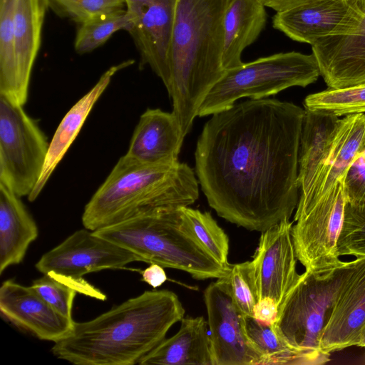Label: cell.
I'll return each instance as SVG.
<instances>
[{
	"instance_id": "obj_18",
	"label": "cell",
	"mask_w": 365,
	"mask_h": 365,
	"mask_svg": "<svg viewBox=\"0 0 365 365\" xmlns=\"http://www.w3.org/2000/svg\"><path fill=\"white\" fill-rule=\"evenodd\" d=\"M185 136L173 113L148 108L140 117L125 155L142 163L173 165Z\"/></svg>"
},
{
	"instance_id": "obj_38",
	"label": "cell",
	"mask_w": 365,
	"mask_h": 365,
	"mask_svg": "<svg viewBox=\"0 0 365 365\" xmlns=\"http://www.w3.org/2000/svg\"><path fill=\"white\" fill-rule=\"evenodd\" d=\"M265 7L272 9L276 12L294 7L316 0H259Z\"/></svg>"
},
{
	"instance_id": "obj_32",
	"label": "cell",
	"mask_w": 365,
	"mask_h": 365,
	"mask_svg": "<svg viewBox=\"0 0 365 365\" xmlns=\"http://www.w3.org/2000/svg\"><path fill=\"white\" fill-rule=\"evenodd\" d=\"M337 251L339 256L365 257V205L346 203Z\"/></svg>"
},
{
	"instance_id": "obj_23",
	"label": "cell",
	"mask_w": 365,
	"mask_h": 365,
	"mask_svg": "<svg viewBox=\"0 0 365 365\" xmlns=\"http://www.w3.org/2000/svg\"><path fill=\"white\" fill-rule=\"evenodd\" d=\"M38 227L21 197L0 183V274L21 263L37 238Z\"/></svg>"
},
{
	"instance_id": "obj_11",
	"label": "cell",
	"mask_w": 365,
	"mask_h": 365,
	"mask_svg": "<svg viewBox=\"0 0 365 365\" xmlns=\"http://www.w3.org/2000/svg\"><path fill=\"white\" fill-rule=\"evenodd\" d=\"M293 222L284 219L261 232L258 247L249 261L250 277L257 302L273 299L279 309L296 284L297 256L292 236Z\"/></svg>"
},
{
	"instance_id": "obj_28",
	"label": "cell",
	"mask_w": 365,
	"mask_h": 365,
	"mask_svg": "<svg viewBox=\"0 0 365 365\" xmlns=\"http://www.w3.org/2000/svg\"><path fill=\"white\" fill-rule=\"evenodd\" d=\"M17 0H0V96L15 103L14 21Z\"/></svg>"
},
{
	"instance_id": "obj_30",
	"label": "cell",
	"mask_w": 365,
	"mask_h": 365,
	"mask_svg": "<svg viewBox=\"0 0 365 365\" xmlns=\"http://www.w3.org/2000/svg\"><path fill=\"white\" fill-rule=\"evenodd\" d=\"M180 212L194 235L220 264L230 267L228 262L229 237L217 225L211 214L187 207Z\"/></svg>"
},
{
	"instance_id": "obj_16",
	"label": "cell",
	"mask_w": 365,
	"mask_h": 365,
	"mask_svg": "<svg viewBox=\"0 0 365 365\" xmlns=\"http://www.w3.org/2000/svg\"><path fill=\"white\" fill-rule=\"evenodd\" d=\"M363 18L352 33L331 36L312 45L328 88L365 83V0H359Z\"/></svg>"
},
{
	"instance_id": "obj_14",
	"label": "cell",
	"mask_w": 365,
	"mask_h": 365,
	"mask_svg": "<svg viewBox=\"0 0 365 365\" xmlns=\"http://www.w3.org/2000/svg\"><path fill=\"white\" fill-rule=\"evenodd\" d=\"M1 315L16 327L41 340L54 343L72 331L75 322L53 308L31 286L11 279L0 288Z\"/></svg>"
},
{
	"instance_id": "obj_36",
	"label": "cell",
	"mask_w": 365,
	"mask_h": 365,
	"mask_svg": "<svg viewBox=\"0 0 365 365\" xmlns=\"http://www.w3.org/2000/svg\"><path fill=\"white\" fill-rule=\"evenodd\" d=\"M277 315L278 307L271 298L265 297L257 301L253 309V317L269 325L275 322Z\"/></svg>"
},
{
	"instance_id": "obj_2",
	"label": "cell",
	"mask_w": 365,
	"mask_h": 365,
	"mask_svg": "<svg viewBox=\"0 0 365 365\" xmlns=\"http://www.w3.org/2000/svg\"><path fill=\"white\" fill-rule=\"evenodd\" d=\"M178 295L145 291L95 319L74 323L52 354L76 365H133L155 348L185 315Z\"/></svg>"
},
{
	"instance_id": "obj_40",
	"label": "cell",
	"mask_w": 365,
	"mask_h": 365,
	"mask_svg": "<svg viewBox=\"0 0 365 365\" xmlns=\"http://www.w3.org/2000/svg\"><path fill=\"white\" fill-rule=\"evenodd\" d=\"M39 7L41 9L46 13L48 9L49 8V0H38Z\"/></svg>"
},
{
	"instance_id": "obj_29",
	"label": "cell",
	"mask_w": 365,
	"mask_h": 365,
	"mask_svg": "<svg viewBox=\"0 0 365 365\" xmlns=\"http://www.w3.org/2000/svg\"><path fill=\"white\" fill-rule=\"evenodd\" d=\"M133 21V16L126 9H123L79 24L74 41L75 51L79 54L91 52L104 44L116 31H128Z\"/></svg>"
},
{
	"instance_id": "obj_26",
	"label": "cell",
	"mask_w": 365,
	"mask_h": 365,
	"mask_svg": "<svg viewBox=\"0 0 365 365\" xmlns=\"http://www.w3.org/2000/svg\"><path fill=\"white\" fill-rule=\"evenodd\" d=\"M245 330L250 341L262 354L265 365L322 364L316 357L289 344L269 325L253 317H245Z\"/></svg>"
},
{
	"instance_id": "obj_1",
	"label": "cell",
	"mask_w": 365,
	"mask_h": 365,
	"mask_svg": "<svg viewBox=\"0 0 365 365\" xmlns=\"http://www.w3.org/2000/svg\"><path fill=\"white\" fill-rule=\"evenodd\" d=\"M304 108L250 99L212 115L198 137L195 172L221 217L264 232L297 208Z\"/></svg>"
},
{
	"instance_id": "obj_5",
	"label": "cell",
	"mask_w": 365,
	"mask_h": 365,
	"mask_svg": "<svg viewBox=\"0 0 365 365\" xmlns=\"http://www.w3.org/2000/svg\"><path fill=\"white\" fill-rule=\"evenodd\" d=\"M180 207H158L93 231L135 254L141 262L187 272L195 279L227 277L220 264L194 235Z\"/></svg>"
},
{
	"instance_id": "obj_25",
	"label": "cell",
	"mask_w": 365,
	"mask_h": 365,
	"mask_svg": "<svg viewBox=\"0 0 365 365\" xmlns=\"http://www.w3.org/2000/svg\"><path fill=\"white\" fill-rule=\"evenodd\" d=\"M45 15L38 0H17L14 21L17 105L24 106L27 101L31 71L41 46Z\"/></svg>"
},
{
	"instance_id": "obj_9",
	"label": "cell",
	"mask_w": 365,
	"mask_h": 365,
	"mask_svg": "<svg viewBox=\"0 0 365 365\" xmlns=\"http://www.w3.org/2000/svg\"><path fill=\"white\" fill-rule=\"evenodd\" d=\"M344 180L314 203L296 209L292 236L297 260L305 270L340 261L337 242L346 203Z\"/></svg>"
},
{
	"instance_id": "obj_4",
	"label": "cell",
	"mask_w": 365,
	"mask_h": 365,
	"mask_svg": "<svg viewBox=\"0 0 365 365\" xmlns=\"http://www.w3.org/2000/svg\"><path fill=\"white\" fill-rule=\"evenodd\" d=\"M195 172L186 163L150 165L125 154L86 205L82 223L91 231L158 207H181L199 197Z\"/></svg>"
},
{
	"instance_id": "obj_7",
	"label": "cell",
	"mask_w": 365,
	"mask_h": 365,
	"mask_svg": "<svg viewBox=\"0 0 365 365\" xmlns=\"http://www.w3.org/2000/svg\"><path fill=\"white\" fill-rule=\"evenodd\" d=\"M320 76L313 53L289 51L259 58L227 71L207 94L197 116L222 111L242 98L262 99L293 86L304 88Z\"/></svg>"
},
{
	"instance_id": "obj_10",
	"label": "cell",
	"mask_w": 365,
	"mask_h": 365,
	"mask_svg": "<svg viewBox=\"0 0 365 365\" xmlns=\"http://www.w3.org/2000/svg\"><path fill=\"white\" fill-rule=\"evenodd\" d=\"M213 365H265L247 336L243 316L235 306L227 277L204 292Z\"/></svg>"
},
{
	"instance_id": "obj_27",
	"label": "cell",
	"mask_w": 365,
	"mask_h": 365,
	"mask_svg": "<svg viewBox=\"0 0 365 365\" xmlns=\"http://www.w3.org/2000/svg\"><path fill=\"white\" fill-rule=\"evenodd\" d=\"M31 287L53 308L69 318H72L77 293L100 300L106 299L104 293L84 279H71L53 273L43 274L33 281Z\"/></svg>"
},
{
	"instance_id": "obj_24",
	"label": "cell",
	"mask_w": 365,
	"mask_h": 365,
	"mask_svg": "<svg viewBox=\"0 0 365 365\" xmlns=\"http://www.w3.org/2000/svg\"><path fill=\"white\" fill-rule=\"evenodd\" d=\"M267 20L259 0H231L223 17L222 65L225 71L237 68L243 51L259 37Z\"/></svg>"
},
{
	"instance_id": "obj_13",
	"label": "cell",
	"mask_w": 365,
	"mask_h": 365,
	"mask_svg": "<svg viewBox=\"0 0 365 365\" xmlns=\"http://www.w3.org/2000/svg\"><path fill=\"white\" fill-rule=\"evenodd\" d=\"M363 18L359 0H316L277 11L273 27L293 41L318 40L354 32Z\"/></svg>"
},
{
	"instance_id": "obj_15",
	"label": "cell",
	"mask_w": 365,
	"mask_h": 365,
	"mask_svg": "<svg viewBox=\"0 0 365 365\" xmlns=\"http://www.w3.org/2000/svg\"><path fill=\"white\" fill-rule=\"evenodd\" d=\"M175 0H151L134 18L128 31L140 54L139 67L148 66L171 88L170 55Z\"/></svg>"
},
{
	"instance_id": "obj_19",
	"label": "cell",
	"mask_w": 365,
	"mask_h": 365,
	"mask_svg": "<svg viewBox=\"0 0 365 365\" xmlns=\"http://www.w3.org/2000/svg\"><path fill=\"white\" fill-rule=\"evenodd\" d=\"M135 63L128 59L112 66L100 77L97 83L66 113L59 123L49 148L40 178L28 200L34 201L41 192L52 173L78 135L89 113L110 84L116 73Z\"/></svg>"
},
{
	"instance_id": "obj_12",
	"label": "cell",
	"mask_w": 365,
	"mask_h": 365,
	"mask_svg": "<svg viewBox=\"0 0 365 365\" xmlns=\"http://www.w3.org/2000/svg\"><path fill=\"white\" fill-rule=\"evenodd\" d=\"M136 261L141 259L133 252L84 228L43 255L35 267L43 274L81 279L88 273L122 269Z\"/></svg>"
},
{
	"instance_id": "obj_34",
	"label": "cell",
	"mask_w": 365,
	"mask_h": 365,
	"mask_svg": "<svg viewBox=\"0 0 365 365\" xmlns=\"http://www.w3.org/2000/svg\"><path fill=\"white\" fill-rule=\"evenodd\" d=\"M227 277L234 303L238 310L245 317H253L257 299L250 277L249 261L231 264Z\"/></svg>"
},
{
	"instance_id": "obj_37",
	"label": "cell",
	"mask_w": 365,
	"mask_h": 365,
	"mask_svg": "<svg viewBox=\"0 0 365 365\" xmlns=\"http://www.w3.org/2000/svg\"><path fill=\"white\" fill-rule=\"evenodd\" d=\"M163 268L158 264H150L142 272V280L153 288L161 286L168 279Z\"/></svg>"
},
{
	"instance_id": "obj_21",
	"label": "cell",
	"mask_w": 365,
	"mask_h": 365,
	"mask_svg": "<svg viewBox=\"0 0 365 365\" xmlns=\"http://www.w3.org/2000/svg\"><path fill=\"white\" fill-rule=\"evenodd\" d=\"M304 111L299 153V200L305 198L315 183L341 121L331 112L305 108Z\"/></svg>"
},
{
	"instance_id": "obj_31",
	"label": "cell",
	"mask_w": 365,
	"mask_h": 365,
	"mask_svg": "<svg viewBox=\"0 0 365 365\" xmlns=\"http://www.w3.org/2000/svg\"><path fill=\"white\" fill-rule=\"evenodd\" d=\"M305 108L322 110L338 116L365 113V83L344 88H328L307 96Z\"/></svg>"
},
{
	"instance_id": "obj_41",
	"label": "cell",
	"mask_w": 365,
	"mask_h": 365,
	"mask_svg": "<svg viewBox=\"0 0 365 365\" xmlns=\"http://www.w3.org/2000/svg\"><path fill=\"white\" fill-rule=\"evenodd\" d=\"M357 346L365 348V327L363 330L360 341Z\"/></svg>"
},
{
	"instance_id": "obj_33",
	"label": "cell",
	"mask_w": 365,
	"mask_h": 365,
	"mask_svg": "<svg viewBox=\"0 0 365 365\" xmlns=\"http://www.w3.org/2000/svg\"><path fill=\"white\" fill-rule=\"evenodd\" d=\"M49 7L58 16L78 24L103 14L126 9L124 0H49Z\"/></svg>"
},
{
	"instance_id": "obj_6",
	"label": "cell",
	"mask_w": 365,
	"mask_h": 365,
	"mask_svg": "<svg viewBox=\"0 0 365 365\" xmlns=\"http://www.w3.org/2000/svg\"><path fill=\"white\" fill-rule=\"evenodd\" d=\"M361 259L340 260L335 264L305 270L300 274L272 325L276 334L322 364L329 361L330 354L320 349L321 337L342 287Z\"/></svg>"
},
{
	"instance_id": "obj_39",
	"label": "cell",
	"mask_w": 365,
	"mask_h": 365,
	"mask_svg": "<svg viewBox=\"0 0 365 365\" xmlns=\"http://www.w3.org/2000/svg\"><path fill=\"white\" fill-rule=\"evenodd\" d=\"M125 3V9L133 18L136 17L142 11V9L151 0H124Z\"/></svg>"
},
{
	"instance_id": "obj_3",
	"label": "cell",
	"mask_w": 365,
	"mask_h": 365,
	"mask_svg": "<svg viewBox=\"0 0 365 365\" xmlns=\"http://www.w3.org/2000/svg\"><path fill=\"white\" fill-rule=\"evenodd\" d=\"M230 1L175 0L168 95L185 137L207 94L226 73L223 17Z\"/></svg>"
},
{
	"instance_id": "obj_22",
	"label": "cell",
	"mask_w": 365,
	"mask_h": 365,
	"mask_svg": "<svg viewBox=\"0 0 365 365\" xmlns=\"http://www.w3.org/2000/svg\"><path fill=\"white\" fill-rule=\"evenodd\" d=\"M179 331L164 339L140 365H213L210 337L203 317H183Z\"/></svg>"
},
{
	"instance_id": "obj_17",
	"label": "cell",
	"mask_w": 365,
	"mask_h": 365,
	"mask_svg": "<svg viewBox=\"0 0 365 365\" xmlns=\"http://www.w3.org/2000/svg\"><path fill=\"white\" fill-rule=\"evenodd\" d=\"M365 327V257L342 287L320 340L327 354L357 346Z\"/></svg>"
},
{
	"instance_id": "obj_35",
	"label": "cell",
	"mask_w": 365,
	"mask_h": 365,
	"mask_svg": "<svg viewBox=\"0 0 365 365\" xmlns=\"http://www.w3.org/2000/svg\"><path fill=\"white\" fill-rule=\"evenodd\" d=\"M346 203L365 205V150L349 166L344 180Z\"/></svg>"
},
{
	"instance_id": "obj_8",
	"label": "cell",
	"mask_w": 365,
	"mask_h": 365,
	"mask_svg": "<svg viewBox=\"0 0 365 365\" xmlns=\"http://www.w3.org/2000/svg\"><path fill=\"white\" fill-rule=\"evenodd\" d=\"M49 144L23 108L0 96V183L29 196L43 171Z\"/></svg>"
},
{
	"instance_id": "obj_20",
	"label": "cell",
	"mask_w": 365,
	"mask_h": 365,
	"mask_svg": "<svg viewBox=\"0 0 365 365\" xmlns=\"http://www.w3.org/2000/svg\"><path fill=\"white\" fill-rule=\"evenodd\" d=\"M365 150V113L341 118L331 150L309 195L299 200L297 208L317 202L344 178L355 158ZM296 208V209H297Z\"/></svg>"
}]
</instances>
